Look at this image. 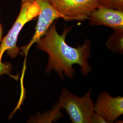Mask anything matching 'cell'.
<instances>
[{
  "label": "cell",
  "instance_id": "obj_1",
  "mask_svg": "<svg viewBox=\"0 0 123 123\" xmlns=\"http://www.w3.org/2000/svg\"><path fill=\"white\" fill-rule=\"evenodd\" d=\"M71 27H66L61 35L56 28V22H54L46 32L36 43L37 48L49 55L46 72L49 74L52 70L57 72L63 79L64 75L72 78L74 74V64L81 67L83 74L86 76L92 70L88 59L90 57L91 43L86 40L83 45L77 48L72 47L66 43V37Z\"/></svg>",
  "mask_w": 123,
  "mask_h": 123
},
{
  "label": "cell",
  "instance_id": "obj_2",
  "mask_svg": "<svg viewBox=\"0 0 123 123\" xmlns=\"http://www.w3.org/2000/svg\"><path fill=\"white\" fill-rule=\"evenodd\" d=\"M40 9L35 2L22 3L20 12L6 35L1 40L0 43V79L3 75L11 74L12 67L11 64L4 63L2 58L5 53L10 57L15 58L20 53V48L17 45L19 35L23 27L27 23L38 16Z\"/></svg>",
  "mask_w": 123,
  "mask_h": 123
},
{
  "label": "cell",
  "instance_id": "obj_3",
  "mask_svg": "<svg viewBox=\"0 0 123 123\" xmlns=\"http://www.w3.org/2000/svg\"><path fill=\"white\" fill-rule=\"evenodd\" d=\"M90 88L83 97H78L65 88H62L57 103L60 108L65 109L73 123H92L94 104L91 98Z\"/></svg>",
  "mask_w": 123,
  "mask_h": 123
},
{
  "label": "cell",
  "instance_id": "obj_4",
  "mask_svg": "<svg viewBox=\"0 0 123 123\" xmlns=\"http://www.w3.org/2000/svg\"><path fill=\"white\" fill-rule=\"evenodd\" d=\"M66 21H84L99 6V0H49Z\"/></svg>",
  "mask_w": 123,
  "mask_h": 123
},
{
  "label": "cell",
  "instance_id": "obj_5",
  "mask_svg": "<svg viewBox=\"0 0 123 123\" xmlns=\"http://www.w3.org/2000/svg\"><path fill=\"white\" fill-rule=\"evenodd\" d=\"M35 2L40 9L35 31L29 43L20 48V53L25 56L31 47L44 35L55 20L59 18L63 19L62 16L54 8L49 0H36Z\"/></svg>",
  "mask_w": 123,
  "mask_h": 123
},
{
  "label": "cell",
  "instance_id": "obj_6",
  "mask_svg": "<svg viewBox=\"0 0 123 123\" xmlns=\"http://www.w3.org/2000/svg\"><path fill=\"white\" fill-rule=\"evenodd\" d=\"M94 112L101 116L106 123H113L123 114V97L114 98L107 92H102L94 104Z\"/></svg>",
  "mask_w": 123,
  "mask_h": 123
},
{
  "label": "cell",
  "instance_id": "obj_7",
  "mask_svg": "<svg viewBox=\"0 0 123 123\" xmlns=\"http://www.w3.org/2000/svg\"><path fill=\"white\" fill-rule=\"evenodd\" d=\"M92 26H104L114 31H123V11L99 6L88 18Z\"/></svg>",
  "mask_w": 123,
  "mask_h": 123
},
{
  "label": "cell",
  "instance_id": "obj_8",
  "mask_svg": "<svg viewBox=\"0 0 123 123\" xmlns=\"http://www.w3.org/2000/svg\"><path fill=\"white\" fill-rule=\"evenodd\" d=\"M107 48L114 53H123V31H114L106 42Z\"/></svg>",
  "mask_w": 123,
  "mask_h": 123
},
{
  "label": "cell",
  "instance_id": "obj_9",
  "mask_svg": "<svg viewBox=\"0 0 123 123\" xmlns=\"http://www.w3.org/2000/svg\"><path fill=\"white\" fill-rule=\"evenodd\" d=\"M99 5L108 8L123 11V0H99Z\"/></svg>",
  "mask_w": 123,
  "mask_h": 123
},
{
  "label": "cell",
  "instance_id": "obj_10",
  "mask_svg": "<svg viewBox=\"0 0 123 123\" xmlns=\"http://www.w3.org/2000/svg\"><path fill=\"white\" fill-rule=\"evenodd\" d=\"M3 27L1 24L0 21V43H1V40L3 38Z\"/></svg>",
  "mask_w": 123,
  "mask_h": 123
},
{
  "label": "cell",
  "instance_id": "obj_11",
  "mask_svg": "<svg viewBox=\"0 0 123 123\" xmlns=\"http://www.w3.org/2000/svg\"><path fill=\"white\" fill-rule=\"evenodd\" d=\"M36 0H21L22 3H26V2H30V3H33L35 2Z\"/></svg>",
  "mask_w": 123,
  "mask_h": 123
}]
</instances>
